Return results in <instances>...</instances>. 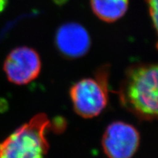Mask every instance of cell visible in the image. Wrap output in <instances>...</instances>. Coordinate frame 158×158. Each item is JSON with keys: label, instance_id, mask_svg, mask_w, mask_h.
Instances as JSON below:
<instances>
[{"label": "cell", "instance_id": "6", "mask_svg": "<svg viewBox=\"0 0 158 158\" xmlns=\"http://www.w3.org/2000/svg\"><path fill=\"white\" fill-rule=\"evenodd\" d=\"M55 44L65 58L78 59L89 50L91 40L84 27L77 23H68L61 26L57 30Z\"/></svg>", "mask_w": 158, "mask_h": 158}, {"label": "cell", "instance_id": "3", "mask_svg": "<svg viewBox=\"0 0 158 158\" xmlns=\"http://www.w3.org/2000/svg\"><path fill=\"white\" fill-rule=\"evenodd\" d=\"M109 67H100L93 78H83L70 90V96L76 113L83 118H90L100 115L108 102Z\"/></svg>", "mask_w": 158, "mask_h": 158}, {"label": "cell", "instance_id": "2", "mask_svg": "<svg viewBox=\"0 0 158 158\" xmlns=\"http://www.w3.org/2000/svg\"><path fill=\"white\" fill-rule=\"evenodd\" d=\"M51 122L44 113L35 115L0 142V158H44L49 144Z\"/></svg>", "mask_w": 158, "mask_h": 158}, {"label": "cell", "instance_id": "1", "mask_svg": "<svg viewBox=\"0 0 158 158\" xmlns=\"http://www.w3.org/2000/svg\"><path fill=\"white\" fill-rule=\"evenodd\" d=\"M124 108L141 121L157 116V65L139 63L125 71L118 91Z\"/></svg>", "mask_w": 158, "mask_h": 158}, {"label": "cell", "instance_id": "8", "mask_svg": "<svg viewBox=\"0 0 158 158\" xmlns=\"http://www.w3.org/2000/svg\"><path fill=\"white\" fill-rule=\"evenodd\" d=\"M149 6L150 15H151L155 28L157 27V0H147Z\"/></svg>", "mask_w": 158, "mask_h": 158}, {"label": "cell", "instance_id": "7", "mask_svg": "<svg viewBox=\"0 0 158 158\" xmlns=\"http://www.w3.org/2000/svg\"><path fill=\"white\" fill-rule=\"evenodd\" d=\"M128 5V0H91L94 14L108 23L121 19L127 12Z\"/></svg>", "mask_w": 158, "mask_h": 158}, {"label": "cell", "instance_id": "9", "mask_svg": "<svg viewBox=\"0 0 158 158\" xmlns=\"http://www.w3.org/2000/svg\"><path fill=\"white\" fill-rule=\"evenodd\" d=\"M8 0H0V13L4 10Z\"/></svg>", "mask_w": 158, "mask_h": 158}, {"label": "cell", "instance_id": "4", "mask_svg": "<svg viewBox=\"0 0 158 158\" xmlns=\"http://www.w3.org/2000/svg\"><path fill=\"white\" fill-rule=\"evenodd\" d=\"M139 145V132L132 124L124 122L110 124L102 138V149L108 158H132Z\"/></svg>", "mask_w": 158, "mask_h": 158}, {"label": "cell", "instance_id": "5", "mask_svg": "<svg viewBox=\"0 0 158 158\" xmlns=\"http://www.w3.org/2000/svg\"><path fill=\"white\" fill-rule=\"evenodd\" d=\"M41 60L35 49L22 46L12 50L3 65L7 78L17 85H25L36 79L41 71Z\"/></svg>", "mask_w": 158, "mask_h": 158}]
</instances>
